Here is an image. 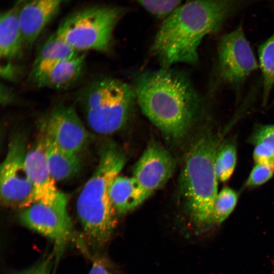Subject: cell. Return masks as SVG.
Here are the masks:
<instances>
[{
    "instance_id": "cell-29",
    "label": "cell",
    "mask_w": 274,
    "mask_h": 274,
    "mask_svg": "<svg viewBox=\"0 0 274 274\" xmlns=\"http://www.w3.org/2000/svg\"><path fill=\"white\" fill-rule=\"evenodd\" d=\"M28 0H19V3H24V2H26Z\"/></svg>"
},
{
    "instance_id": "cell-10",
    "label": "cell",
    "mask_w": 274,
    "mask_h": 274,
    "mask_svg": "<svg viewBox=\"0 0 274 274\" xmlns=\"http://www.w3.org/2000/svg\"><path fill=\"white\" fill-rule=\"evenodd\" d=\"M45 134L61 148L77 154L87 144L89 133L76 109L64 104H57L49 114Z\"/></svg>"
},
{
    "instance_id": "cell-3",
    "label": "cell",
    "mask_w": 274,
    "mask_h": 274,
    "mask_svg": "<svg viewBox=\"0 0 274 274\" xmlns=\"http://www.w3.org/2000/svg\"><path fill=\"white\" fill-rule=\"evenodd\" d=\"M206 130L189 149L179 179L180 190L191 222L200 232L214 228L213 207L218 192L215 160L226 132Z\"/></svg>"
},
{
    "instance_id": "cell-17",
    "label": "cell",
    "mask_w": 274,
    "mask_h": 274,
    "mask_svg": "<svg viewBox=\"0 0 274 274\" xmlns=\"http://www.w3.org/2000/svg\"><path fill=\"white\" fill-rule=\"evenodd\" d=\"M24 47L18 19V10L12 9L1 13L0 20V56L10 61L20 57Z\"/></svg>"
},
{
    "instance_id": "cell-16",
    "label": "cell",
    "mask_w": 274,
    "mask_h": 274,
    "mask_svg": "<svg viewBox=\"0 0 274 274\" xmlns=\"http://www.w3.org/2000/svg\"><path fill=\"white\" fill-rule=\"evenodd\" d=\"M79 52L62 40L55 32L39 47L30 71L35 80L58 62L76 56Z\"/></svg>"
},
{
    "instance_id": "cell-20",
    "label": "cell",
    "mask_w": 274,
    "mask_h": 274,
    "mask_svg": "<svg viewBox=\"0 0 274 274\" xmlns=\"http://www.w3.org/2000/svg\"><path fill=\"white\" fill-rule=\"evenodd\" d=\"M262 77V104L265 106L274 87V33L258 48Z\"/></svg>"
},
{
    "instance_id": "cell-22",
    "label": "cell",
    "mask_w": 274,
    "mask_h": 274,
    "mask_svg": "<svg viewBox=\"0 0 274 274\" xmlns=\"http://www.w3.org/2000/svg\"><path fill=\"white\" fill-rule=\"evenodd\" d=\"M238 193L229 187L218 193L213 207V223L215 227L220 225L231 214L237 204Z\"/></svg>"
},
{
    "instance_id": "cell-6",
    "label": "cell",
    "mask_w": 274,
    "mask_h": 274,
    "mask_svg": "<svg viewBox=\"0 0 274 274\" xmlns=\"http://www.w3.org/2000/svg\"><path fill=\"white\" fill-rule=\"evenodd\" d=\"M123 14L122 9L96 6L70 15L58 25L56 34L79 52L109 51L114 29Z\"/></svg>"
},
{
    "instance_id": "cell-23",
    "label": "cell",
    "mask_w": 274,
    "mask_h": 274,
    "mask_svg": "<svg viewBox=\"0 0 274 274\" xmlns=\"http://www.w3.org/2000/svg\"><path fill=\"white\" fill-rule=\"evenodd\" d=\"M274 175V164L255 163L245 183L247 188H252L260 186Z\"/></svg>"
},
{
    "instance_id": "cell-14",
    "label": "cell",
    "mask_w": 274,
    "mask_h": 274,
    "mask_svg": "<svg viewBox=\"0 0 274 274\" xmlns=\"http://www.w3.org/2000/svg\"><path fill=\"white\" fill-rule=\"evenodd\" d=\"M85 63V54L64 59L49 68L33 80L39 87L65 89L77 82L82 75Z\"/></svg>"
},
{
    "instance_id": "cell-24",
    "label": "cell",
    "mask_w": 274,
    "mask_h": 274,
    "mask_svg": "<svg viewBox=\"0 0 274 274\" xmlns=\"http://www.w3.org/2000/svg\"><path fill=\"white\" fill-rule=\"evenodd\" d=\"M145 10L158 17L167 16L180 6L182 0H136Z\"/></svg>"
},
{
    "instance_id": "cell-25",
    "label": "cell",
    "mask_w": 274,
    "mask_h": 274,
    "mask_svg": "<svg viewBox=\"0 0 274 274\" xmlns=\"http://www.w3.org/2000/svg\"><path fill=\"white\" fill-rule=\"evenodd\" d=\"M52 259L51 255H49L32 267L14 274H51Z\"/></svg>"
},
{
    "instance_id": "cell-4",
    "label": "cell",
    "mask_w": 274,
    "mask_h": 274,
    "mask_svg": "<svg viewBox=\"0 0 274 274\" xmlns=\"http://www.w3.org/2000/svg\"><path fill=\"white\" fill-rule=\"evenodd\" d=\"M126 156L113 144L101 149L97 166L79 194L76 210L84 233L95 248L105 246L117 226V214L109 189L126 163Z\"/></svg>"
},
{
    "instance_id": "cell-18",
    "label": "cell",
    "mask_w": 274,
    "mask_h": 274,
    "mask_svg": "<svg viewBox=\"0 0 274 274\" xmlns=\"http://www.w3.org/2000/svg\"><path fill=\"white\" fill-rule=\"evenodd\" d=\"M43 138L47 162L53 180L61 181L76 175L81 166L77 154L61 148L46 134Z\"/></svg>"
},
{
    "instance_id": "cell-19",
    "label": "cell",
    "mask_w": 274,
    "mask_h": 274,
    "mask_svg": "<svg viewBox=\"0 0 274 274\" xmlns=\"http://www.w3.org/2000/svg\"><path fill=\"white\" fill-rule=\"evenodd\" d=\"M250 141L254 146L255 163L274 164V124L258 125L252 133Z\"/></svg>"
},
{
    "instance_id": "cell-21",
    "label": "cell",
    "mask_w": 274,
    "mask_h": 274,
    "mask_svg": "<svg viewBox=\"0 0 274 274\" xmlns=\"http://www.w3.org/2000/svg\"><path fill=\"white\" fill-rule=\"evenodd\" d=\"M237 160L236 140L226 138L220 144L215 160V169L218 181H228L234 172Z\"/></svg>"
},
{
    "instance_id": "cell-15",
    "label": "cell",
    "mask_w": 274,
    "mask_h": 274,
    "mask_svg": "<svg viewBox=\"0 0 274 274\" xmlns=\"http://www.w3.org/2000/svg\"><path fill=\"white\" fill-rule=\"evenodd\" d=\"M109 195L113 207L119 215L131 211L149 197L133 177L120 176L112 181Z\"/></svg>"
},
{
    "instance_id": "cell-26",
    "label": "cell",
    "mask_w": 274,
    "mask_h": 274,
    "mask_svg": "<svg viewBox=\"0 0 274 274\" xmlns=\"http://www.w3.org/2000/svg\"><path fill=\"white\" fill-rule=\"evenodd\" d=\"M1 64V75L5 80L13 81L16 79L17 69L9 61Z\"/></svg>"
},
{
    "instance_id": "cell-11",
    "label": "cell",
    "mask_w": 274,
    "mask_h": 274,
    "mask_svg": "<svg viewBox=\"0 0 274 274\" xmlns=\"http://www.w3.org/2000/svg\"><path fill=\"white\" fill-rule=\"evenodd\" d=\"M175 166L169 152L158 143L152 142L135 164L133 177L149 197L165 184Z\"/></svg>"
},
{
    "instance_id": "cell-9",
    "label": "cell",
    "mask_w": 274,
    "mask_h": 274,
    "mask_svg": "<svg viewBox=\"0 0 274 274\" xmlns=\"http://www.w3.org/2000/svg\"><path fill=\"white\" fill-rule=\"evenodd\" d=\"M258 67L242 26L224 35L217 50V72L224 83L238 89Z\"/></svg>"
},
{
    "instance_id": "cell-12",
    "label": "cell",
    "mask_w": 274,
    "mask_h": 274,
    "mask_svg": "<svg viewBox=\"0 0 274 274\" xmlns=\"http://www.w3.org/2000/svg\"><path fill=\"white\" fill-rule=\"evenodd\" d=\"M26 169L35 189V201L49 203L60 195L52 178L47 162L44 138H41L27 151Z\"/></svg>"
},
{
    "instance_id": "cell-28",
    "label": "cell",
    "mask_w": 274,
    "mask_h": 274,
    "mask_svg": "<svg viewBox=\"0 0 274 274\" xmlns=\"http://www.w3.org/2000/svg\"><path fill=\"white\" fill-rule=\"evenodd\" d=\"M88 274H112L101 262L94 261Z\"/></svg>"
},
{
    "instance_id": "cell-5",
    "label": "cell",
    "mask_w": 274,
    "mask_h": 274,
    "mask_svg": "<svg viewBox=\"0 0 274 274\" xmlns=\"http://www.w3.org/2000/svg\"><path fill=\"white\" fill-rule=\"evenodd\" d=\"M76 99L87 125L101 135L122 129L131 117L136 101L133 88L110 77L92 81L78 92Z\"/></svg>"
},
{
    "instance_id": "cell-27",
    "label": "cell",
    "mask_w": 274,
    "mask_h": 274,
    "mask_svg": "<svg viewBox=\"0 0 274 274\" xmlns=\"http://www.w3.org/2000/svg\"><path fill=\"white\" fill-rule=\"evenodd\" d=\"M1 104L6 105L13 102L14 99V94L13 92L9 89L8 87L1 84Z\"/></svg>"
},
{
    "instance_id": "cell-13",
    "label": "cell",
    "mask_w": 274,
    "mask_h": 274,
    "mask_svg": "<svg viewBox=\"0 0 274 274\" xmlns=\"http://www.w3.org/2000/svg\"><path fill=\"white\" fill-rule=\"evenodd\" d=\"M64 0H28L18 10L24 47H31Z\"/></svg>"
},
{
    "instance_id": "cell-8",
    "label": "cell",
    "mask_w": 274,
    "mask_h": 274,
    "mask_svg": "<svg viewBox=\"0 0 274 274\" xmlns=\"http://www.w3.org/2000/svg\"><path fill=\"white\" fill-rule=\"evenodd\" d=\"M67 202V196L61 192L53 202L35 201L23 209L19 216L25 226L53 241L58 255L73 237Z\"/></svg>"
},
{
    "instance_id": "cell-1",
    "label": "cell",
    "mask_w": 274,
    "mask_h": 274,
    "mask_svg": "<svg viewBox=\"0 0 274 274\" xmlns=\"http://www.w3.org/2000/svg\"><path fill=\"white\" fill-rule=\"evenodd\" d=\"M133 89L142 112L166 138L186 136L200 110L199 96L186 76L168 67L146 72Z\"/></svg>"
},
{
    "instance_id": "cell-7",
    "label": "cell",
    "mask_w": 274,
    "mask_h": 274,
    "mask_svg": "<svg viewBox=\"0 0 274 274\" xmlns=\"http://www.w3.org/2000/svg\"><path fill=\"white\" fill-rule=\"evenodd\" d=\"M27 151L24 136L15 134L0 168L1 200L5 206L23 209L35 202V189L25 163Z\"/></svg>"
},
{
    "instance_id": "cell-2",
    "label": "cell",
    "mask_w": 274,
    "mask_h": 274,
    "mask_svg": "<svg viewBox=\"0 0 274 274\" xmlns=\"http://www.w3.org/2000/svg\"><path fill=\"white\" fill-rule=\"evenodd\" d=\"M227 11L225 0H190L180 5L162 22L152 51L164 67L197 63L202 40L219 29Z\"/></svg>"
}]
</instances>
